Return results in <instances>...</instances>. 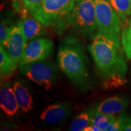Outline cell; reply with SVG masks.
I'll return each mask as SVG.
<instances>
[{
	"instance_id": "1",
	"label": "cell",
	"mask_w": 131,
	"mask_h": 131,
	"mask_svg": "<svg viewBox=\"0 0 131 131\" xmlns=\"http://www.w3.org/2000/svg\"><path fill=\"white\" fill-rule=\"evenodd\" d=\"M88 49L103 79L126 78L127 66L119 35L98 32L92 35Z\"/></svg>"
},
{
	"instance_id": "2",
	"label": "cell",
	"mask_w": 131,
	"mask_h": 131,
	"mask_svg": "<svg viewBox=\"0 0 131 131\" xmlns=\"http://www.w3.org/2000/svg\"><path fill=\"white\" fill-rule=\"evenodd\" d=\"M57 63L61 70L77 87L85 89L89 87L90 74L88 60L84 50L74 40L69 39L60 46Z\"/></svg>"
},
{
	"instance_id": "3",
	"label": "cell",
	"mask_w": 131,
	"mask_h": 131,
	"mask_svg": "<svg viewBox=\"0 0 131 131\" xmlns=\"http://www.w3.org/2000/svg\"><path fill=\"white\" fill-rule=\"evenodd\" d=\"M76 0H44L32 15L46 27L61 33L68 26V18Z\"/></svg>"
},
{
	"instance_id": "4",
	"label": "cell",
	"mask_w": 131,
	"mask_h": 131,
	"mask_svg": "<svg viewBox=\"0 0 131 131\" xmlns=\"http://www.w3.org/2000/svg\"><path fill=\"white\" fill-rule=\"evenodd\" d=\"M68 26L83 37L97 29L94 0H76L68 18Z\"/></svg>"
},
{
	"instance_id": "5",
	"label": "cell",
	"mask_w": 131,
	"mask_h": 131,
	"mask_svg": "<svg viewBox=\"0 0 131 131\" xmlns=\"http://www.w3.org/2000/svg\"><path fill=\"white\" fill-rule=\"evenodd\" d=\"M53 62L43 60L20 66V71L28 79L49 91L56 81L58 71Z\"/></svg>"
},
{
	"instance_id": "6",
	"label": "cell",
	"mask_w": 131,
	"mask_h": 131,
	"mask_svg": "<svg viewBox=\"0 0 131 131\" xmlns=\"http://www.w3.org/2000/svg\"><path fill=\"white\" fill-rule=\"evenodd\" d=\"M94 1L98 32L119 35L122 28V21L109 0Z\"/></svg>"
},
{
	"instance_id": "7",
	"label": "cell",
	"mask_w": 131,
	"mask_h": 131,
	"mask_svg": "<svg viewBox=\"0 0 131 131\" xmlns=\"http://www.w3.org/2000/svg\"><path fill=\"white\" fill-rule=\"evenodd\" d=\"M53 42L46 38L31 41L26 45L19 61V66H24L34 61L46 60L53 53Z\"/></svg>"
},
{
	"instance_id": "8",
	"label": "cell",
	"mask_w": 131,
	"mask_h": 131,
	"mask_svg": "<svg viewBox=\"0 0 131 131\" xmlns=\"http://www.w3.org/2000/svg\"><path fill=\"white\" fill-rule=\"evenodd\" d=\"M26 40L18 23L13 25L10 35L6 46L7 53L12 60L15 68L19 64L26 47Z\"/></svg>"
},
{
	"instance_id": "9",
	"label": "cell",
	"mask_w": 131,
	"mask_h": 131,
	"mask_svg": "<svg viewBox=\"0 0 131 131\" xmlns=\"http://www.w3.org/2000/svg\"><path fill=\"white\" fill-rule=\"evenodd\" d=\"M72 106L69 103L57 102L50 104L41 114L40 118L49 125H54L63 122L71 115Z\"/></svg>"
},
{
	"instance_id": "10",
	"label": "cell",
	"mask_w": 131,
	"mask_h": 131,
	"mask_svg": "<svg viewBox=\"0 0 131 131\" xmlns=\"http://www.w3.org/2000/svg\"><path fill=\"white\" fill-rule=\"evenodd\" d=\"M129 100L123 95L113 96L104 100L95 106V112L107 115L122 114L128 107Z\"/></svg>"
},
{
	"instance_id": "11",
	"label": "cell",
	"mask_w": 131,
	"mask_h": 131,
	"mask_svg": "<svg viewBox=\"0 0 131 131\" xmlns=\"http://www.w3.org/2000/svg\"><path fill=\"white\" fill-rule=\"evenodd\" d=\"M18 23L26 42H30L46 34L45 26L33 16L28 14L22 16Z\"/></svg>"
},
{
	"instance_id": "12",
	"label": "cell",
	"mask_w": 131,
	"mask_h": 131,
	"mask_svg": "<svg viewBox=\"0 0 131 131\" xmlns=\"http://www.w3.org/2000/svg\"><path fill=\"white\" fill-rule=\"evenodd\" d=\"M0 106L4 114L9 117L14 116L19 107L14 89L11 87L10 83L8 82L1 86Z\"/></svg>"
},
{
	"instance_id": "13",
	"label": "cell",
	"mask_w": 131,
	"mask_h": 131,
	"mask_svg": "<svg viewBox=\"0 0 131 131\" xmlns=\"http://www.w3.org/2000/svg\"><path fill=\"white\" fill-rule=\"evenodd\" d=\"M15 94L19 107L25 112H28L33 109L32 96L27 88L19 81H15L13 85Z\"/></svg>"
},
{
	"instance_id": "14",
	"label": "cell",
	"mask_w": 131,
	"mask_h": 131,
	"mask_svg": "<svg viewBox=\"0 0 131 131\" xmlns=\"http://www.w3.org/2000/svg\"><path fill=\"white\" fill-rule=\"evenodd\" d=\"M95 113V107L89 106L75 118L72 122L69 130L71 131H83L91 124L92 119Z\"/></svg>"
},
{
	"instance_id": "15",
	"label": "cell",
	"mask_w": 131,
	"mask_h": 131,
	"mask_svg": "<svg viewBox=\"0 0 131 131\" xmlns=\"http://www.w3.org/2000/svg\"><path fill=\"white\" fill-rule=\"evenodd\" d=\"M14 64L4 47L0 46V70H1V80H4L12 76L15 70Z\"/></svg>"
},
{
	"instance_id": "16",
	"label": "cell",
	"mask_w": 131,
	"mask_h": 131,
	"mask_svg": "<svg viewBox=\"0 0 131 131\" xmlns=\"http://www.w3.org/2000/svg\"><path fill=\"white\" fill-rule=\"evenodd\" d=\"M111 5L119 18L126 21L131 15V0H109Z\"/></svg>"
},
{
	"instance_id": "17",
	"label": "cell",
	"mask_w": 131,
	"mask_h": 131,
	"mask_svg": "<svg viewBox=\"0 0 131 131\" xmlns=\"http://www.w3.org/2000/svg\"><path fill=\"white\" fill-rule=\"evenodd\" d=\"M115 118V117L113 115L104 114L95 112L92 119L91 124L98 127L102 130H106V128L112 123Z\"/></svg>"
},
{
	"instance_id": "18",
	"label": "cell",
	"mask_w": 131,
	"mask_h": 131,
	"mask_svg": "<svg viewBox=\"0 0 131 131\" xmlns=\"http://www.w3.org/2000/svg\"><path fill=\"white\" fill-rule=\"evenodd\" d=\"M129 117L126 114H122L115 117L112 123L106 128V131H119L124 130V127L126 125Z\"/></svg>"
},
{
	"instance_id": "19",
	"label": "cell",
	"mask_w": 131,
	"mask_h": 131,
	"mask_svg": "<svg viewBox=\"0 0 131 131\" xmlns=\"http://www.w3.org/2000/svg\"><path fill=\"white\" fill-rule=\"evenodd\" d=\"M122 42L124 51L127 59H131V26L123 29L122 34Z\"/></svg>"
},
{
	"instance_id": "20",
	"label": "cell",
	"mask_w": 131,
	"mask_h": 131,
	"mask_svg": "<svg viewBox=\"0 0 131 131\" xmlns=\"http://www.w3.org/2000/svg\"><path fill=\"white\" fill-rule=\"evenodd\" d=\"M13 25H10L8 20L1 21L0 24V42L3 47H6L10 35Z\"/></svg>"
},
{
	"instance_id": "21",
	"label": "cell",
	"mask_w": 131,
	"mask_h": 131,
	"mask_svg": "<svg viewBox=\"0 0 131 131\" xmlns=\"http://www.w3.org/2000/svg\"><path fill=\"white\" fill-rule=\"evenodd\" d=\"M44 0H24V8L32 15L40 7Z\"/></svg>"
},
{
	"instance_id": "22",
	"label": "cell",
	"mask_w": 131,
	"mask_h": 131,
	"mask_svg": "<svg viewBox=\"0 0 131 131\" xmlns=\"http://www.w3.org/2000/svg\"><path fill=\"white\" fill-rule=\"evenodd\" d=\"M13 7L17 12H21L24 9V0H12Z\"/></svg>"
},
{
	"instance_id": "23",
	"label": "cell",
	"mask_w": 131,
	"mask_h": 131,
	"mask_svg": "<svg viewBox=\"0 0 131 131\" xmlns=\"http://www.w3.org/2000/svg\"><path fill=\"white\" fill-rule=\"evenodd\" d=\"M83 131H102V130L94 124H91L88 126H87Z\"/></svg>"
},
{
	"instance_id": "24",
	"label": "cell",
	"mask_w": 131,
	"mask_h": 131,
	"mask_svg": "<svg viewBox=\"0 0 131 131\" xmlns=\"http://www.w3.org/2000/svg\"><path fill=\"white\" fill-rule=\"evenodd\" d=\"M124 131H131V117L129 118L128 121L124 129Z\"/></svg>"
},
{
	"instance_id": "25",
	"label": "cell",
	"mask_w": 131,
	"mask_h": 131,
	"mask_svg": "<svg viewBox=\"0 0 131 131\" xmlns=\"http://www.w3.org/2000/svg\"><path fill=\"white\" fill-rule=\"evenodd\" d=\"M129 26H131V15H130V18L129 19Z\"/></svg>"
}]
</instances>
